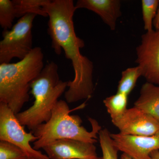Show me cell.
I'll return each mask as SVG.
<instances>
[{"label": "cell", "mask_w": 159, "mask_h": 159, "mask_svg": "<svg viewBox=\"0 0 159 159\" xmlns=\"http://www.w3.org/2000/svg\"><path fill=\"white\" fill-rule=\"evenodd\" d=\"M44 9L49 17L48 33L51 38V47L57 55H60L63 50L74 70V79L68 81V89L65 93L66 101L74 103L90 98L94 89L93 64L80 53L85 43L75 33L73 17L77 9L74 1L49 0Z\"/></svg>", "instance_id": "obj_1"}, {"label": "cell", "mask_w": 159, "mask_h": 159, "mask_svg": "<svg viewBox=\"0 0 159 159\" xmlns=\"http://www.w3.org/2000/svg\"><path fill=\"white\" fill-rule=\"evenodd\" d=\"M43 59L41 48L35 47L17 62L0 64V102L15 114L29 101L31 83L43 68Z\"/></svg>", "instance_id": "obj_2"}, {"label": "cell", "mask_w": 159, "mask_h": 159, "mask_svg": "<svg viewBox=\"0 0 159 159\" xmlns=\"http://www.w3.org/2000/svg\"><path fill=\"white\" fill-rule=\"evenodd\" d=\"M58 70V66L54 61L44 66L31 84L30 93L34 99L33 105L16 114L21 124L27 126L31 132L48 121L58 98L68 87V82L60 80Z\"/></svg>", "instance_id": "obj_3"}, {"label": "cell", "mask_w": 159, "mask_h": 159, "mask_svg": "<svg viewBox=\"0 0 159 159\" xmlns=\"http://www.w3.org/2000/svg\"><path fill=\"white\" fill-rule=\"evenodd\" d=\"M66 101L58 100L48 122L43 123L31 132L38 138L33 143L36 150L43 148L50 143L61 139H74L95 144L98 134L102 129L96 119L89 118L92 129L87 130L81 125L82 121L78 115H71Z\"/></svg>", "instance_id": "obj_4"}, {"label": "cell", "mask_w": 159, "mask_h": 159, "mask_svg": "<svg viewBox=\"0 0 159 159\" xmlns=\"http://www.w3.org/2000/svg\"><path fill=\"white\" fill-rule=\"evenodd\" d=\"M36 15L28 14L21 17L10 30H4L0 41V64L9 63L11 60L25 58L32 47V28Z\"/></svg>", "instance_id": "obj_5"}, {"label": "cell", "mask_w": 159, "mask_h": 159, "mask_svg": "<svg viewBox=\"0 0 159 159\" xmlns=\"http://www.w3.org/2000/svg\"><path fill=\"white\" fill-rule=\"evenodd\" d=\"M37 139L32 132H26L24 126L16 118V114L8 105L0 102V141L16 145L29 157L48 158V156L31 146L30 143H34Z\"/></svg>", "instance_id": "obj_6"}, {"label": "cell", "mask_w": 159, "mask_h": 159, "mask_svg": "<svg viewBox=\"0 0 159 159\" xmlns=\"http://www.w3.org/2000/svg\"><path fill=\"white\" fill-rule=\"evenodd\" d=\"M135 62L147 82L159 86V30L146 31L136 48Z\"/></svg>", "instance_id": "obj_7"}, {"label": "cell", "mask_w": 159, "mask_h": 159, "mask_svg": "<svg viewBox=\"0 0 159 159\" xmlns=\"http://www.w3.org/2000/svg\"><path fill=\"white\" fill-rule=\"evenodd\" d=\"M111 121L123 134L151 136L159 131V121L134 107Z\"/></svg>", "instance_id": "obj_8"}, {"label": "cell", "mask_w": 159, "mask_h": 159, "mask_svg": "<svg viewBox=\"0 0 159 159\" xmlns=\"http://www.w3.org/2000/svg\"><path fill=\"white\" fill-rule=\"evenodd\" d=\"M118 150L135 159H152L150 154L159 150V131L151 136H134L111 133Z\"/></svg>", "instance_id": "obj_9"}, {"label": "cell", "mask_w": 159, "mask_h": 159, "mask_svg": "<svg viewBox=\"0 0 159 159\" xmlns=\"http://www.w3.org/2000/svg\"><path fill=\"white\" fill-rule=\"evenodd\" d=\"M50 159H93L98 157L95 144L74 139H61L43 148Z\"/></svg>", "instance_id": "obj_10"}, {"label": "cell", "mask_w": 159, "mask_h": 159, "mask_svg": "<svg viewBox=\"0 0 159 159\" xmlns=\"http://www.w3.org/2000/svg\"><path fill=\"white\" fill-rule=\"evenodd\" d=\"M119 0H78L76 9H85L99 15L112 31L116 29L117 20L122 15Z\"/></svg>", "instance_id": "obj_11"}, {"label": "cell", "mask_w": 159, "mask_h": 159, "mask_svg": "<svg viewBox=\"0 0 159 159\" xmlns=\"http://www.w3.org/2000/svg\"><path fill=\"white\" fill-rule=\"evenodd\" d=\"M134 107L159 121V86L148 82L144 84Z\"/></svg>", "instance_id": "obj_12"}, {"label": "cell", "mask_w": 159, "mask_h": 159, "mask_svg": "<svg viewBox=\"0 0 159 159\" xmlns=\"http://www.w3.org/2000/svg\"><path fill=\"white\" fill-rule=\"evenodd\" d=\"M49 0H13L16 17H23L26 14H32L48 17L44 6Z\"/></svg>", "instance_id": "obj_13"}, {"label": "cell", "mask_w": 159, "mask_h": 159, "mask_svg": "<svg viewBox=\"0 0 159 159\" xmlns=\"http://www.w3.org/2000/svg\"><path fill=\"white\" fill-rule=\"evenodd\" d=\"M128 97L126 94L117 92L103 100V103L111 120L118 119L127 110Z\"/></svg>", "instance_id": "obj_14"}, {"label": "cell", "mask_w": 159, "mask_h": 159, "mask_svg": "<svg viewBox=\"0 0 159 159\" xmlns=\"http://www.w3.org/2000/svg\"><path fill=\"white\" fill-rule=\"evenodd\" d=\"M141 76H142V71L139 66L125 69L122 72L117 92L129 96L133 90L138 79Z\"/></svg>", "instance_id": "obj_15"}, {"label": "cell", "mask_w": 159, "mask_h": 159, "mask_svg": "<svg viewBox=\"0 0 159 159\" xmlns=\"http://www.w3.org/2000/svg\"><path fill=\"white\" fill-rule=\"evenodd\" d=\"M142 18L146 31L153 30V21L156 16L159 0H142Z\"/></svg>", "instance_id": "obj_16"}, {"label": "cell", "mask_w": 159, "mask_h": 159, "mask_svg": "<svg viewBox=\"0 0 159 159\" xmlns=\"http://www.w3.org/2000/svg\"><path fill=\"white\" fill-rule=\"evenodd\" d=\"M110 134L106 128L101 129L98 134L102 159H118L119 150L114 145Z\"/></svg>", "instance_id": "obj_17"}, {"label": "cell", "mask_w": 159, "mask_h": 159, "mask_svg": "<svg viewBox=\"0 0 159 159\" xmlns=\"http://www.w3.org/2000/svg\"><path fill=\"white\" fill-rule=\"evenodd\" d=\"M16 17L12 1L0 0V25L4 30L11 29Z\"/></svg>", "instance_id": "obj_18"}, {"label": "cell", "mask_w": 159, "mask_h": 159, "mask_svg": "<svg viewBox=\"0 0 159 159\" xmlns=\"http://www.w3.org/2000/svg\"><path fill=\"white\" fill-rule=\"evenodd\" d=\"M27 154L16 145L0 141V159H28Z\"/></svg>", "instance_id": "obj_19"}, {"label": "cell", "mask_w": 159, "mask_h": 159, "mask_svg": "<svg viewBox=\"0 0 159 159\" xmlns=\"http://www.w3.org/2000/svg\"><path fill=\"white\" fill-rule=\"evenodd\" d=\"M153 26L155 28V30H159V5L156 16L154 20Z\"/></svg>", "instance_id": "obj_20"}, {"label": "cell", "mask_w": 159, "mask_h": 159, "mask_svg": "<svg viewBox=\"0 0 159 159\" xmlns=\"http://www.w3.org/2000/svg\"><path fill=\"white\" fill-rule=\"evenodd\" d=\"M150 157L152 159H159V150L154 151L152 152Z\"/></svg>", "instance_id": "obj_21"}, {"label": "cell", "mask_w": 159, "mask_h": 159, "mask_svg": "<svg viewBox=\"0 0 159 159\" xmlns=\"http://www.w3.org/2000/svg\"><path fill=\"white\" fill-rule=\"evenodd\" d=\"M120 159H135L126 154L123 153L120 157Z\"/></svg>", "instance_id": "obj_22"}, {"label": "cell", "mask_w": 159, "mask_h": 159, "mask_svg": "<svg viewBox=\"0 0 159 159\" xmlns=\"http://www.w3.org/2000/svg\"><path fill=\"white\" fill-rule=\"evenodd\" d=\"M28 159H50L49 158H42L29 157Z\"/></svg>", "instance_id": "obj_23"}, {"label": "cell", "mask_w": 159, "mask_h": 159, "mask_svg": "<svg viewBox=\"0 0 159 159\" xmlns=\"http://www.w3.org/2000/svg\"><path fill=\"white\" fill-rule=\"evenodd\" d=\"M93 159H102V157H97L96 158H95Z\"/></svg>", "instance_id": "obj_24"}]
</instances>
